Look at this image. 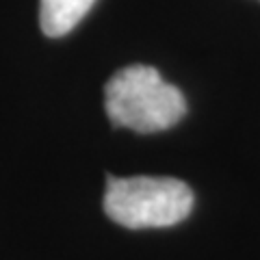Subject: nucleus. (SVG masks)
Segmentation results:
<instances>
[{"instance_id": "nucleus-2", "label": "nucleus", "mask_w": 260, "mask_h": 260, "mask_svg": "<svg viewBox=\"0 0 260 260\" xmlns=\"http://www.w3.org/2000/svg\"><path fill=\"white\" fill-rule=\"evenodd\" d=\"M102 204L113 221L130 230L169 228L191 215L193 191L176 178L109 176Z\"/></svg>"}, {"instance_id": "nucleus-3", "label": "nucleus", "mask_w": 260, "mask_h": 260, "mask_svg": "<svg viewBox=\"0 0 260 260\" xmlns=\"http://www.w3.org/2000/svg\"><path fill=\"white\" fill-rule=\"evenodd\" d=\"M95 0H42L39 24L48 37H61L76 28Z\"/></svg>"}, {"instance_id": "nucleus-1", "label": "nucleus", "mask_w": 260, "mask_h": 260, "mask_svg": "<svg viewBox=\"0 0 260 260\" xmlns=\"http://www.w3.org/2000/svg\"><path fill=\"white\" fill-rule=\"evenodd\" d=\"M104 109L113 126L152 135L176 126L186 113V100L150 65H128L109 78Z\"/></svg>"}]
</instances>
